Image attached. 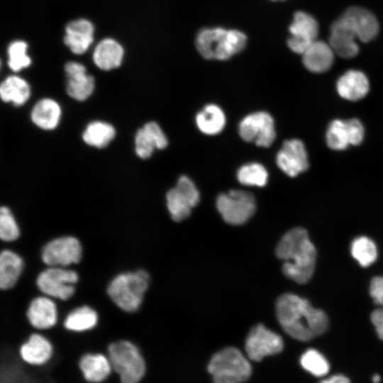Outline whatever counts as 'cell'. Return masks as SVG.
Returning a JSON list of instances; mask_svg holds the SVG:
<instances>
[{
	"instance_id": "33",
	"label": "cell",
	"mask_w": 383,
	"mask_h": 383,
	"mask_svg": "<svg viewBox=\"0 0 383 383\" xmlns=\"http://www.w3.org/2000/svg\"><path fill=\"white\" fill-rule=\"evenodd\" d=\"M351 254L362 267H368L377 257L375 243L367 236H360L351 244Z\"/></svg>"
},
{
	"instance_id": "5",
	"label": "cell",
	"mask_w": 383,
	"mask_h": 383,
	"mask_svg": "<svg viewBox=\"0 0 383 383\" xmlns=\"http://www.w3.org/2000/svg\"><path fill=\"white\" fill-rule=\"evenodd\" d=\"M216 383H238L248 380L252 373L248 360L237 348L230 347L214 354L207 367Z\"/></svg>"
},
{
	"instance_id": "38",
	"label": "cell",
	"mask_w": 383,
	"mask_h": 383,
	"mask_svg": "<svg viewBox=\"0 0 383 383\" xmlns=\"http://www.w3.org/2000/svg\"><path fill=\"white\" fill-rule=\"evenodd\" d=\"M347 124L350 136L351 145H360L365 138V127L362 121L357 118L347 119Z\"/></svg>"
},
{
	"instance_id": "21",
	"label": "cell",
	"mask_w": 383,
	"mask_h": 383,
	"mask_svg": "<svg viewBox=\"0 0 383 383\" xmlns=\"http://www.w3.org/2000/svg\"><path fill=\"white\" fill-rule=\"evenodd\" d=\"M65 43L75 54H82L93 41L94 26L86 19L69 23L65 28Z\"/></svg>"
},
{
	"instance_id": "37",
	"label": "cell",
	"mask_w": 383,
	"mask_h": 383,
	"mask_svg": "<svg viewBox=\"0 0 383 383\" xmlns=\"http://www.w3.org/2000/svg\"><path fill=\"white\" fill-rule=\"evenodd\" d=\"M18 225L10 210L2 206L0 209V238L4 241H13L19 236Z\"/></svg>"
},
{
	"instance_id": "8",
	"label": "cell",
	"mask_w": 383,
	"mask_h": 383,
	"mask_svg": "<svg viewBox=\"0 0 383 383\" xmlns=\"http://www.w3.org/2000/svg\"><path fill=\"white\" fill-rule=\"evenodd\" d=\"M78 274L71 270L51 267L40 272L36 279L38 289L48 296L67 300L74 293Z\"/></svg>"
},
{
	"instance_id": "23",
	"label": "cell",
	"mask_w": 383,
	"mask_h": 383,
	"mask_svg": "<svg viewBox=\"0 0 383 383\" xmlns=\"http://www.w3.org/2000/svg\"><path fill=\"white\" fill-rule=\"evenodd\" d=\"M20 355L27 363L41 365L47 362L52 354L50 343L40 334H32L20 348Z\"/></svg>"
},
{
	"instance_id": "9",
	"label": "cell",
	"mask_w": 383,
	"mask_h": 383,
	"mask_svg": "<svg viewBox=\"0 0 383 383\" xmlns=\"http://www.w3.org/2000/svg\"><path fill=\"white\" fill-rule=\"evenodd\" d=\"M167 206L172 218L177 222L187 218L199 201V192L194 182L182 176L175 187L167 193Z\"/></svg>"
},
{
	"instance_id": "6",
	"label": "cell",
	"mask_w": 383,
	"mask_h": 383,
	"mask_svg": "<svg viewBox=\"0 0 383 383\" xmlns=\"http://www.w3.org/2000/svg\"><path fill=\"white\" fill-rule=\"evenodd\" d=\"M109 359L123 383H136L145 373V362L138 348L127 340L109 345Z\"/></svg>"
},
{
	"instance_id": "14",
	"label": "cell",
	"mask_w": 383,
	"mask_h": 383,
	"mask_svg": "<svg viewBox=\"0 0 383 383\" xmlns=\"http://www.w3.org/2000/svg\"><path fill=\"white\" fill-rule=\"evenodd\" d=\"M276 163L290 177L306 172L309 168V160L304 142L297 138L286 140L277 154Z\"/></svg>"
},
{
	"instance_id": "35",
	"label": "cell",
	"mask_w": 383,
	"mask_h": 383,
	"mask_svg": "<svg viewBox=\"0 0 383 383\" xmlns=\"http://www.w3.org/2000/svg\"><path fill=\"white\" fill-rule=\"evenodd\" d=\"M301 367L316 377H323L329 371L330 365L325 357L314 349L307 350L300 358Z\"/></svg>"
},
{
	"instance_id": "40",
	"label": "cell",
	"mask_w": 383,
	"mask_h": 383,
	"mask_svg": "<svg viewBox=\"0 0 383 383\" xmlns=\"http://www.w3.org/2000/svg\"><path fill=\"white\" fill-rule=\"evenodd\" d=\"M371 321L375 327L379 338L383 340V308L377 309L372 313Z\"/></svg>"
},
{
	"instance_id": "17",
	"label": "cell",
	"mask_w": 383,
	"mask_h": 383,
	"mask_svg": "<svg viewBox=\"0 0 383 383\" xmlns=\"http://www.w3.org/2000/svg\"><path fill=\"white\" fill-rule=\"evenodd\" d=\"M338 94L343 99L357 101L367 96L370 91L367 76L358 70H349L338 79L335 84Z\"/></svg>"
},
{
	"instance_id": "11",
	"label": "cell",
	"mask_w": 383,
	"mask_h": 383,
	"mask_svg": "<svg viewBox=\"0 0 383 383\" xmlns=\"http://www.w3.org/2000/svg\"><path fill=\"white\" fill-rule=\"evenodd\" d=\"M282 337L260 323L250 331L245 340V352L248 357L259 362L265 357L274 355L283 350Z\"/></svg>"
},
{
	"instance_id": "13",
	"label": "cell",
	"mask_w": 383,
	"mask_h": 383,
	"mask_svg": "<svg viewBox=\"0 0 383 383\" xmlns=\"http://www.w3.org/2000/svg\"><path fill=\"white\" fill-rule=\"evenodd\" d=\"M289 31L290 35L287 41L289 48L294 53L302 55L317 39L319 26L311 14L299 11L294 14Z\"/></svg>"
},
{
	"instance_id": "16",
	"label": "cell",
	"mask_w": 383,
	"mask_h": 383,
	"mask_svg": "<svg viewBox=\"0 0 383 383\" xmlns=\"http://www.w3.org/2000/svg\"><path fill=\"white\" fill-rule=\"evenodd\" d=\"M358 39L350 25L341 16L331 25L328 43L336 55L350 59L360 50Z\"/></svg>"
},
{
	"instance_id": "7",
	"label": "cell",
	"mask_w": 383,
	"mask_h": 383,
	"mask_svg": "<svg viewBox=\"0 0 383 383\" xmlns=\"http://www.w3.org/2000/svg\"><path fill=\"white\" fill-rule=\"evenodd\" d=\"M216 207L226 223L231 225H241L254 214L256 201L252 194L234 189L218 195Z\"/></svg>"
},
{
	"instance_id": "32",
	"label": "cell",
	"mask_w": 383,
	"mask_h": 383,
	"mask_svg": "<svg viewBox=\"0 0 383 383\" xmlns=\"http://www.w3.org/2000/svg\"><path fill=\"white\" fill-rule=\"evenodd\" d=\"M97 313L87 306H83L71 311L64 321V326L72 331H84L93 328L97 323Z\"/></svg>"
},
{
	"instance_id": "30",
	"label": "cell",
	"mask_w": 383,
	"mask_h": 383,
	"mask_svg": "<svg viewBox=\"0 0 383 383\" xmlns=\"http://www.w3.org/2000/svg\"><path fill=\"white\" fill-rule=\"evenodd\" d=\"M325 138L330 149L336 151L346 150L351 145L347 121L340 118L332 120L327 127Z\"/></svg>"
},
{
	"instance_id": "4",
	"label": "cell",
	"mask_w": 383,
	"mask_h": 383,
	"mask_svg": "<svg viewBox=\"0 0 383 383\" xmlns=\"http://www.w3.org/2000/svg\"><path fill=\"white\" fill-rule=\"evenodd\" d=\"M149 281V274L143 270L122 273L111 280L107 293L120 309L127 312H134L143 301Z\"/></svg>"
},
{
	"instance_id": "31",
	"label": "cell",
	"mask_w": 383,
	"mask_h": 383,
	"mask_svg": "<svg viewBox=\"0 0 383 383\" xmlns=\"http://www.w3.org/2000/svg\"><path fill=\"white\" fill-rule=\"evenodd\" d=\"M116 134L113 126L102 121L90 123L82 134L83 140L88 145L101 148L106 146Z\"/></svg>"
},
{
	"instance_id": "34",
	"label": "cell",
	"mask_w": 383,
	"mask_h": 383,
	"mask_svg": "<svg viewBox=\"0 0 383 383\" xmlns=\"http://www.w3.org/2000/svg\"><path fill=\"white\" fill-rule=\"evenodd\" d=\"M237 178L243 185L263 187L267 182L268 173L262 165L252 162L240 167L237 172Z\"/></svg>"
},
{
	"instance_id": "3",
	"label": "cell",
	"mask_w": 383,
	"mask_h": 383,
	"mask_svg": "<svg viewBox=\"0 0 383 383\" xmlns=\"http://www.w3.org/2000/svg\"><path fill=\"white\" fill-rule=\"evenodd\" d=\"M248 43L247 35L238 29L206 27L199 30L194 45L206 60L224 61L241 52Z\"/></svg>"
},
{
	"instance_id": "26",
	"label": "cell",
	"mask_w": 383,
	"mask_h": 383,
	"mask_svg": "<svg viewBox=\"0 0 383 383\" xmlns=\"http://www.w3.org/2000/svg\"><path fill=\"white\" fill-rule=\"evenodd\" d=\"M61 116L59 104L51 99H43L33 106L30 117L38 127L52 130L57 127Z\"/></svg>"
},
{
	"instance_id": "10",
	"label": "cell",
	"mask_w": 383,
	"mask_h": 383,
	"mask_svg": "<svg viewBox=\"0 0 383 383\" xmlns=\"http://www.w3.org/2000/svg\"><path fill=\"white\" fill-rule=\"evenodd\" d=\"M239 135L247 142L268 148L275 140L276 131L272 117L265 111H257L246 116L239 124Z\"/></svg>"
},
{
	"instance_id": "43",
	"label": "cell",
	"mask_w": 383,
	"mask_h": 383,
	"mask_svg": "<svg viewBox=\"0 0 383 383\" xmlns=\"http://www.w3.org/2000/svg\"><path fill=\"white\" fill-rule=\"evenodd\" d=\"M271 1H277V0H271Z\"/></svg>"
},
{
	"instance_id": "22",
	"label": "cell",
	"mask_w": 383,
	"mask_h": 383,
	"mask_svg": "<svg viewBox=\"0 0 383 383\" xmlns=\"http://www.w3.org/2000/svg\"><path fill=\"white\" fill-rule=\"evenodd\" d=\"M30 323L38 329L52 327L57 321V308L55 303L45 296H38L30 302L26 313Z\"/></svg>"
},
{
	"instance_id": "29",
	"label": "cell",
	"mask_w": 383,
	"mask_h": 383,
	"mask_svg": "<svg viewBox=\"0 0 383 383\" xmlns=\"http://www.w3.org/2000/svg\"><path fill=\"white\" fill-rule=\"evenodd\" d=\"M28 83L17 76L7 77L0 86V95L5 102H12L16 106L23 104L30 96Z\"/></svg>"
},
{
	"instance_id": "41",
	"label": "cell",
	"mask_w": 383,
	"mask_h": 383,
	"mask_svg": "<svg viewBox=\"0 0 383 383\" xmlns=\"http://www.w3.org/2000/svg\"><path fill=\"white\" fill-rule=\"evenodd\" d=\"M349 382L350 379L343 374L333 375L321 381L323 383H348Z\"/></svg>"
},
{
	"instance_id": "1",
	"label": "cell",
	"mask_w": 383,
	"mask_h": 383,
	"mask_svg": "<svg viewBox=\"0 0 383 383\" xmlns=\"http://www.w3.org/2000/svg\"><path fill=\"white\" fill-rule=\"evenodd\" d=\"M276 313L283 330L300 341H309L321 335L328 327V318L323 311L294 294H284L277 299Z\"/></svg>"
},
{
	"instance_id": "2",
	"label": "cell",
	"mask_w": 383,
	"mask_h": 383,
	"mask_svg": "<svg viewBox=\"0 0 383 383\" xmlns=\"http://www.w3.org/2000/svg\"><path fill=\"white\" fill-rule=\"evenodd\" d=\"M275 253L284 260L282 271L287 277L299 284L311 279L315 270L316 250L305 228L296 227L287 231L279 241Z\"/></svg>"
},
{
	"instance_id": "19",
	"label": "cell",
	"mask_w": 383,
	"mask_h": 383,
	"mask_svg": "<svg viewBox=\"0 0 383 383\" xmlns=\"http://www.w3.org/2000/svg\"><path fill=\"white\" fill-rule=\"evenodd\" d=\"M335 55L328 42L316 39L301 55L302 63L313 73H323L333 66Z\"/></svg>"
},
{
	"instance_id": "36",
	"label": "cell",
	"mask_w": 383,
	"mask_h": 383,
	"mask_svg": "<svg viewBox=\"0 0 383 383\" xmlns=\"http://www.w3.org/2000/svg\"><path fill=\"white\" fill-rule=\"evenodd\" d=\"M27 44L22 40H16L10 44L8 48L9 66L18 72L27 67L30 64V58L26 55Z\"/></svg>"
},
{
	"instance_id": "27",
	"label": "cell",
	"mask_w": 383,
	"mask_h": 383,
	"mask_svg": "<svg viewBox=\"0 0 383 383\" xmlns=\"http://www.w3.org/2000/svg\"><path fill=\"white\" fill-rule=\"evenodd\" d=\"M23 268L21 257L13 251L4 250L0 255V288L9 289L17 282Z\"/></svg>"
},
{
	"instance_id": "20",
	"label": "cell",
	"mask_w": 383,
	"mask_h": 383,
	"mask_svg": "<svg viewBox=\"0 0 383 383\" xmlns=\"http://www.w3.org/2000/svg\"><path fill=\"white\" fill-rule=\"evenodd\" d=\"M135 143L138 156L147 159L151 156L155 149H164L168 141L160 126L152 121L137 131Z\"/></svg>"
},
{
	"instance_id": "24",
	"label": "cell",
	"mask_w": 383,
	"mask_h": 383,
	"mask_svg": "<svg viewBox=\"0 0 383 383\" xmlns=\"http://www.w3.org/2000/svg\"><path fill=\"white\" fill-rule=\"evenodd\" d=\"M79 368L86 380L99 382L106 379L112 369L109 357L102 354H86L79 360Z\"/></svg>"
},
{
	"instance_id": "25",
	"label": "cell",
	"mask_w": 383,
	"mask_h": 383,
	"mask_svg": "<svg viewBox=\"0 0 383 383\" xmlns=\"http://www.w3.org/2000/svg\"><path fill=\"white\" fill-rule=\"evenodd\" d=\"M123 56L121 45L116 40L106 38L96 47L93 60L97 67L104 70H110L120 66Z\"/></svg>"
},
{
	"instance_id": "28",
	"label": "cell",
	"mask_w": 383,
	"mask_h": 383,
	"mask_svg": "<svg viewBox=\"0 0 383 383\" xmlns=\"http://www.w3.org/2000/svg\"><path fill=\"white\" fill-rule=\"evenodd\" d=\"M198 128L204 134L219 133L226 124V116L223 110L216 104L206 105L196 116Z\"/></svg>"
},
{
	"instance_id": "12",
	"label": "cell",
	"mask_w": 383,
	"mask_h": 383,
	"mask_svg": "<svg viewBox=\"0 0 383 383\" xmlns=\"http://www.w3.org/2000/svg\"><path fill=\"white\" fill-rule=\"evenodd\" d=\"M82 253V245L76 238L64 236L48 243L43 248L41 258L50 267H66L79 262Z\"/></svg>"
},
{
	"instance_id": "39",
	"label": "cell",
	"mask_w": 383,
	"mask_h": 383,
	"mask_svg": "<svg viewBox=\"0 0 383 383\" xmlns=\"http://www.w3.org/2000/svg\"><path fill=\"white\" fill-rule=\"evenodd\" d=\"M370 294L376 304L383 306V277H374L370 285Z\"/></svg>"
},
{
	"instance_id": "18",
	"label": "cell",
	"mask_w": 383,
	"mask_h": 383,
	"mask_svg": "<svg viewBox=\"0 0 383 383\" xmlns=\"http://www.w3.org/2000/svg\"><path fill=\"white\" fill-rule=\"evenodd\" d=\"M65 70L67 77V92L77 101H84L94 89V77L87 74L85 67L78 62H70Z\"/></svg>"
},
{
	"instance_id": "42",
	"label": "cell",
	"mask_w": 383,
	"mask_h": 383,
	"mask_svg": "<svg viewBox=\"0 0 383 383\" xmlns=\"http://www.w3.org/2000/svg\"><path fill=\"white\" fill-rule=\"evenodd\" d=\"M372 381L374 382H379V381H381V377L378 374H375L372 377Z\"/></svg>"
},
{
	"instance_id": "15",
	"label": "cell",
	"mask_w": 383,
	"mask_h": 383,
	"mask_svg": "<svg viewBox=\"0 0 383 383\" xmlns=\"http://www.w3.org/2000/svg\"><path fill=\"white\" fill-rule=\"evenodd\" d=\"M341 17L350 25L359 41L368 43L374 39L379 31V23L370 11L360 6L347 9Z\"/></svg>"
}]
</instances>
